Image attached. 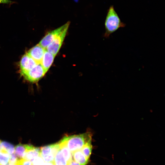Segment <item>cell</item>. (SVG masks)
<instances>
[{
    "instance_id": "obj_1",
    "label": "cell",
    "mask_w": 165,
    "mask_h": 165,
    "mask_svg": "<svg viewBox=\"0 0 165 165\" xmlns=\"http://www.w3.org/2000/svg\"><path fill=\"white\" fill-rule=\"evenodd\" d=\"M125 26L126 24L121 21L114 6H111L108 10L105 20L104 37L106 38L109 37L111 34L119 29Z\"/></svg>"
},
{
    "instance_id": "obj_2",
    "label": "cell",
    "mask_w": 165,
    "mask_h": 165,
    "mask_svg": "<svg viewBox=\"0 0 165 165\" xmlns=\"http://www.w3.org/2000/svg\"><path fill=\"white\" fill-rule=\"evenodd\" d=\"M91 135L89 132L78 135L64 137L60 141L65 145L72 153L81 149L91 141Z\"/></svg>"
},
{
    "instance_id": "obj_3",
    "label": "cell",
    "mask_w": 165,
    "mask_h": 165,
    "mask_svg": "<svg viewBox=\"0 0 165 165\" xmlns=\"http://www.w3.org/2000/svg\"><path fill=\"white\" fill-rule=\"evenodd\" d=\"M70 24V22H68L60 27L47 32L38 44L46 49L47 46L62 31L65 29L68 28Z\"/></svg>"
},
{
    "instance_id": "obj_4",
    "label": "cell",
    "mask_w": 165,
    "mask_h": 165,
    "mask_svg": "<svg viewBox=\"0 0 165 165\" xmlns=\"http://www.w3.org/2000/svg\"><path fill=\"white\" fill-rule=\"evenodd\" d=\"M59 147L58 142L42 147L40 148V156L46 162H53Z\"/></svg>"
},
{
    "instance_id": "obj_5",
    "label": "cell",
    "mask_w": 165,
    "mask_h": 165,
    "mask_svg": "<svg viewBox=\"0 0 165 165\" xmlns=\"http://www.w3.org/2000/svg\"><path fill=\"white\" fill-rule=\"evenodd\" d=\"M46 72L40 64H38L31 70L22 75L27 80L35 82L42 78Z\"/></svg>"
},
{
    "instance_id": "obj_6",
    "label": "cell",
    "mask_w": 165,
    "mask_h": 165,
    "mask_svg": "<svg viewBox=\"0 0 165 165\" xmlns=\"http://www.w3.org/2000/svg\"><path fill=\"white\" fill-rule=\"evenodd\" d=\"M68 28L65 29L54 40L46 47V50L56 56L61 46Z\"/></svg>"
},
{
    "instance_id": "obj_7",
    "label": "cell",
    "mask_w": 165,
    "mask_h": 165,
    "mask_svg": "<svg viewBox=\"0 0 165 165\" xmlns=\"http://www.w3.org/2000/svg\"><path fill=\"white\" fill-rule=\"evenodd\" d=\"M38 64L27 53L22 57L20 63L21 75L29 71Z\"/></svg>"
},
{
    "instance_id": "obj_8",
    "label": "cell",
    "mask_w": 165,
    "mask_h": 165,
    "mask_svg": "<svg viewBox=\"0 0 165 165\" xmlns=\"http://www.w3.org/2000/svg\"><path fill=\"white\" fill-rule=\"evenodd\" d=\"M46 50L38 44L30 49L27 53L38 64H40Z\"/></svg>"
},
{
    "instance_id": "obj_9",
    "label": "cell",
    "mask_w": 165,
    "mask_h": 165,
    "mask_svg": "<svg viewBox=\"0 0 165 165\" xmlns=\"http://www.w3.org/2000/svg\"><path fill=\"white\" fill-rule=\"evenodd\" d=\"M55 56L46 50L40 64L46 72L52 64Z\"/></svg>"
},
{
    "instance_id": "obj_10",
    "label": "cell",
    "mask_w": 165,
    "mask_h": 165,
    "mask_svg": "<svg viewBox=\"0 0 165 165\" xmlns=\"http://www.w3.org/2000/svg\"><path fill=\"white\" fill-rule=\"evenodd\" d=\"M39 156H40V149L33 146L25 153L22 158L32 161Z\"/></svg>"
},
{
    "instance_id": "obj_11",
    "label": "cell",
    "mask_w": 165,
    "mask_h": 165,
    "mask_svg": "<svg viewBox=\"0 0 165 165\" xmlns=\"http://www.w3.org/2000/svg\"><path fill=\"white\" fill-rule=\"evenodd\" d=\"M72 159L76 162L81 165H86L89 161L80 150L72 153Z\"/></svg>"
},
{
    "instance_id": "obj_12",
    "label": "cell",
    "mask_w": 165,
    "mask_h": 165,
    "mask_svg": "<svg viewBox=\"0 0 165 165\" xmlns=\"http://www.w3.org/2000/svg\"><path fill=\"white\" fill-rule=\"evenodd\" d=\"M33 146L21 144L17 145L15 148V154L18 159L22 158L25 153Z\"/></svg>"
},
{
    "instance_id": "obj_13",
    "label": "cell",
    "mask_w": 165,
    "mask_h": 165,
    "mask_svg": "<svg viewBox=\"0 0 165 165\" xmlns=\"http://www.w3.org/2000/svg\"><path fill=\"white\" fill-rule=\"evenodd\" d=\"M59 144V148L66 161L68 163L72 160V153L66 146L64 144L61 142H58Z\"/></svg>"
},
{
    "instance_id": "obj_14",
    "label": "cell",
    "mask_w": 165,
    "mask_h": 165,
    "mask_svg": "<svg viewBox=\"0 0 165 165\" xmlns=\"http://www.w3.org/2000/svg\"><path fill=\"white\" fill-rule=\"evenodd\" d=\"M55 165H68L62 153L59 148L57 152L53 162Z\"/></svg>"
},
{
    "instance_id": "obj_15",
    "label": "cell",
    "mask_w": 165,
    "mask_h": 165,
    "mask_svg": "<svg viewBox=\"0 0 165 165\" xmlns=\"http://www.w3.org/2000/svg\"><path fill=\"white\" fill-rule=\"evenodd\" d=\"M2 151L6 152L10 155L14 153L15 148L11 144L5 141L1 142Z\"/></svg>"
},
{
    "instance_id": "obj_16",
    "label": "cell",
    "mask_w": 165,
    "mask_h": 165,
    "mask_svg": "<svg viewBox=\"0 0 165 165\" xmlns=\"http://www.w3.org/2000/svg\"><path fill=\"white\" fill-rule=\"evenodd\" d=\"M86 157L89 159L91 153V141L87 143L80 150Z\"/></svg>"
},
{
    "instance_id": "obj_17",
    "label": "cell",
    "mask_w": 165,
    "mask_h": 165,
    "mask_svg": "<svg viewBox=\"0 0 165 165\" xmlns=\"http://www.w3.org/2000/svg\"><path fill=\"white\" fill-rule=\"evenodd\" d=\"M10 159V154L8 153L0 152V165H6L9 163Z\"/></svg>"
},
{
    "instance_id": "obj_18",
    "label": "cell",
    "mask_w": 165,
    "mask_h": 165,
    "mask_svg": "<svg viewBox=\"0 0 165 165\" xmlns=\"http://www.w3.org/2000/svg\"><path fill=\"white\" fill-rule=\"evenodd\" d=\"M16 165H33V164L31 161L21 158L17 160Z\"/></svg>"
},
{
    "instance_id": "obj_19",
    "label": "cell",
    "mask_w": 165,
    "mask_h": 165,
    "mask_svg": "<svg viewBox=\"0 0 165 165\" xmlns=\"http://www.w3.org/2000/svg\"><path fill=\"white\" fill-rule=\"evenodd\" d=\"M44 160L40 156L37 157L32 162L33 165H43Z\"/></svg>"
},
{
    "instance_id": "obj_20",
    "label": "cell",
    "mask_w": 165,
    "mask_h": 165,
    "mask_svg": "<svg viewBox=\"0 0 165 165\" xmlns=\"http://www.w3.org/2000/svg\"><path fill=\"white\" fill-rule=\"evenodd\" d=\"M18 158L14 153L10 155V159L9 162V164L16 165Z\"/></svg>"
},
{
    "instance_id": "obj_21",
    "label": "cell",
    "mask_w": 165,
    "mask_h": 165,
    "mask_svg": "<svg viewBox=\"0 0 165 165\" xmlns=\"http://www.w3.org/2000/svg\"><path fill=\"white\" fill-rule=\"evenodd\" d=\"M15 2L10 0H0V4H5L11 5Z\"/></svg>"
},
{
    "instance_id": "obj_22",
    "label": "cell",
    "mask_w": 165,
    "mask_h": 165,
    "mask_svg": "<svg viewBox=\"0 0 165 165\" xmlns=\"http://www.w3.org/2000/svg\"><path fill=\"white\" fill-rule=\"evenodd\" d=\"M68 165H81L74 161L73 159Z\"/></svg>"
},
{
    "instance_id": "obj_23",
    "label": "cell",
    "mask_w": 165,
    "mask_h": 165,
    "mask_svg": "<svg viewBox=\"0 0 165 165\" xmlns=\"http://www.w3.org/2000/svg\"><path fill=\"white\" fill-rule=\"evenodd\" d=\"M43 165H55L53 162H46L45 163H44Z\"/></svg>"
},
{
    "instance_id": "obj_24",
    "label": "cell",
    "mask_w": 165,
    "mask_h": 165,
    "mask_svg": "<svg viewBox=\"0 0 165 165\" xmlns=\"http://www.w3.org/2000/svg\"><path fill=\"white\" fill-rule=\"evenodd\" d=\"M1 141L0 140V152L2 151V149L1 146Z\"/></svg>"
},
{
    "instance_id": "obj_25",
    "label": "cell",
    "mask_w": 165,
    "mask_h": 165,
    "mask_svg": "<svg viewBox=\"0 0 165 165\" xmlns=\"http://www.w3.org/2000/svg\"><path fill=\"white\" fill-rule=\"evenodd\" d=\"M6 165H13V164H7Z\"/></svg>"
}]
</instances>
